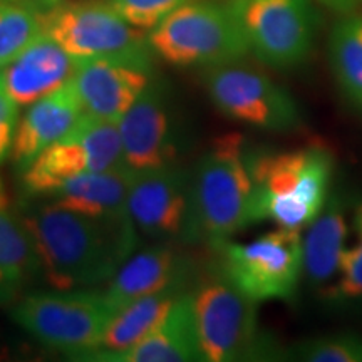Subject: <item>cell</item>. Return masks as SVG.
Returning <instances> with one entry per match:
<instances>
[{"mask_svg": "<svg viewBox=\"0 0 362 362\" xmlns=\"http://www.w3.org/2000/svg\"><path fill=\"white\" fill-rule=\"evenodd\" d=\"M124 161L134 173L178 165L185 129L165 81L153 79L117 123Z\"/></svg>", "mask_w": 362, "mask_h": 362, "instance_id": "cell-13", "label": "cell"}, {"mask_svg": "<svg viewBox=\"0 0 362 362\" xmlns=\"http://www.w3.org/2000/svg\"><path fill=\"white\" fill-rule=\"evenodd\" d=\"M197 262L176 248V243H158L121 265L107 282L104 297L115 314L136 298L165 291H192L198 280Z\"/></svg>", "mask_w": 362, "mask_h": 362, "instance_id": "cell-14", "label": "cell"}, {"mask_svg": "<svg viewBox=\"0 0 362 362\" xmlns=\"http://www.w3.org/2000/svg\"><path fill=\"white\" fill-rule=\"evenodd\" d=\"M189 298L203 362L264 361L279 354L260 327L259 304L218 269L198 277Z\"/></svg>", "mask_w": 362, "mask_h": 362, "instance_id": "cell-4", "label": "cell"}, {"mask_svg": "<svg viewBox=\"0 0 362 362\" xmlns=\"http://www.w3.org/2000/svg\"><path fill=\"white\" fill-rule=\"evenodd\" d=\"M203 86L221 115L270 133H291L302 124L296 99L269 76L238 62L203 69Z\"/></svg>", "mask_w": 362, "mask_h": 362, "instance_id": "cell-10", "label": "cell"}, {"mask_svg": "<svg viewBox=\"0 0 362 362\" xmlns=\"http://www.w3.org/2000/svg\"><path fill=\"white\" fill-rule=\"evenodd\" d=\"M198 243L216 250L253 220L252 149L238 133L220 136L192 171Z\"/></svg>", "mask_w": 362, "mask_h": 362, "instance_id": "cell-3", "label": "cell"}, {"mask_svg": "<svg viewBox=\"0 0 362 362\" xmlns=\"http://www.w3.org/2000/svg\"><path fill=\"white\" fill-rule=\"evenodd\" d=\"M134 171L128 166L71 176L56 185L44 198L78 214L103 220H124L129 215V189Z\"/></svg>", "mask_w": 362, "mask_h": 362, "instance_id": "cell-18", "label": "cell"}, {"mask_svg": "<svg viewBox=\"0 0 362 362\" xmlns=\"http://www.w3.org/2000/svg\"><path fill=\"white\" fill-rule=\"evenodd\" d=\"M44 34L76 59H115L155 66L148 30L129 24L101 0H62L44 13Z\"/></svg>", "mask_w": 362, "mask_h": 362, "instance_id": "cell-7", "label": "cell"}, {"mask_svg": "<svg viewBox=\"0 0 362 362\" xmlns=\"http://www.w3.org/2000/svg\"><path fill=\"white\" fill-rule=\"evenodd\" d=\"M22 220L33 235L44 279L57 291L110 282L138 242L131 218H94L47 200L27 202Z\"/></svg>", "mask_w": 362, "mask_h": 362, "instance_id": "cell-1", "label": "cell"}, {"mask_svg": "<svg viewBox=\"0 0 362 362\" xmlns=\"http://www.w3.org/2000/svg\"><path fill=\"white\" fill-rule=\"evenodd\" d=\"M0 272L17 291L42 275L33 235L11 205L0 206Z\"/></svg>", "mask_w": 362, "mask_h": 362, "instance_id": "cell-23", "label": "cell"}, {"mask_svg": "<svg viewBox=\"0 0 362 362\" xmlns=\"http://www.w3.org/2000/svg\"><path fill=\"white\" fill-rule=\"evenodd\" d=\"M129 215L138 232L158 243L194 245L192 171L180 165L136 173L129 189Z\"/></svg>", "mask_w": 362, "mask_h": 362, "instance_id": "cell-12", "label": "cell"}, {"mask_svg": "<svg viewBox=\"0 0 362 362\" xmlns=\"http://www.w3.org/2000/svg\"><path fill=\"white\" fill-rule=\"evenodd\" d=\"M332 304L362 302V198L351 205V233L341 253L334 282L322 292Z\"/></svg>", "mask_w": 362, "mask_h": 362, "instance_id": "cell-24", "label": "cell"}, {"mask_svg": "<svg viewBox=\"0 0 362 362\" xmlns=\"http://www.w3.org/2000/svg\"><path fill=\"white\" fill-rule=\"evenodd\" d=\"M7 205H11V202H8L7 192L6 188H4V181L0 178V206H7Z\"/></svg>", "mask_w": 362, "mask_h": 362, "instance_id": "cell-31", "label": "cell"}, {"mask_svg": "<svg viewBox=\"0 0 362 362\" xmlns=\"http://www.w3.org/2000/svg\"><path fill=\"white\" fill-rule=\"evenodd\" d=\"M203 362L189 291L155 330L131 349L107 356L104 362Z\"/></svg>", "mask_w": 362, "mask_h": 362, "instance_id": "cell-20", "label": "cell"}, {"mask_svg": "<svg viewBox=\"0 0 362 362\" xmlns=\"http://www.w3.org/2000/svg\"><path fill=\"white\" fill-rule=\"evenodd\" d=\"M19 292L8 280L4 277V274L0 272V305H6L16 297V293Z\"/></svg>", "mask_w": 362, "mask_h": 362, "instance_id": "cell-30", "label": "cell"}, {"mask_svg": "<svg viewBox=\"0 0 362 362\" xmlns=\"http://www.w3.org/2000/svg\"><path fill=\"white\" fill-rule=\"evenodd\" d=\"M17 124H19V104L8 96L0 84V165L12 153Z\"/></svg>", "mask_w": 362, "mask_h": 362, "instance_id": "cell-28", "label": "cell"}, {"mask_svg": "<svg viewBox=\"0 0 362 362\" xmlns=\"http://www.w3.org/2000/svg\"><path fill=\"white\" fill-rule=\"evenodd\" d=\"M156 57L178 67L240 62L250 45L233 8L216 0H188L148 33Z\"/></svg>", "mask_w": 362, "mask_h": 362, "instance_id": "cell-5", "label": "cell"}, {"mask_svg": "<svg viewBox=\"0 0 362 362\" xmlns=\"http://www.w3.org/2000/svg\"><path fill=\"white\" fill-rule=\"evenodd\" d=\"M124 166L117 123L84 115L69 133L45 148L21 175L22 197L25 200H37L71 176Z\"/></svg>", "mask_w": 362, "mask_h": 362, "instance_id": "cell-9", "label": "cell"}, {"mask_svg": "<svg viewBox=\"0 0 362 362\" xmlns=\"http://www.w3.org/2000/svg\"><path fill=\"white\" fill-rule=\"evenodd\" d=\"M319 2L334 12L351 13L356 11V7L361 6L362 0H319Z\"/></svg>", "mask_w": 362, "mask_h": 362, "instance_id": "cell-29", "label": "cell"}, {"mask_svg": "<svg viewBox=\"0 0 362 362\" xmlns=\"http://www.w3.org/2000/svg\"><path fill=\"white\" fill-rule=\"evenodd\" d=\"M155 78V66L115 59H78L72 83L84 115L119 123Z\"/></svg>", "mask_w": 362, "mask_h": 362, "instance_id": "cell-15", "label": "cell"}, {"mask_svg": "<svg viewBox=\"0 0 362 362\" xmlns=\"http://www.w3.org/2000/svg\"><path fill=\"white\" fill-rule=\"evenodd\" d=\"M78 59L42 34L0 69V84L19 106H30L72 79Z\"/></svg>", "mask_w": 362, "mask_h": 362, "instance_id": "cell-17", "label": "cell"}, {"mask_svg": "<svg viewBox=\"0 0 362 362\" xmlns=\"http://www.w3.org/2000/svg\"><path fill=\"white\" fill-rule=\"evenodd\" d=\"M115 310L89 288L34 292L12 309L13 322L47 349L81 359L94 351Z\"/></svg>", "mask_w": 362, "mask_h": 362, "instance_id": "cell-6", "label": "cell"}, {"mask_svg": "<svg viewBox=\"0 0 362 362\" xmlns=\"http://www.w3.org/2000/svg\"><path fill=\"white\" fill-rule=\"evenodd\" d=\"M250 45L274 69H293L309 57L315 13L309 0H226Z\"/></svg>", "mask_w": 362, "mask_h": 362, "instance_id": "cell-11", "label": "cell"}, {"mask_svg": "<svg viewBox=\"0 0 362 362\" xmlns=\"http://www.w3.org/2000/svg\"><path fill=\"white\" fill-rule=\"evenodd\" d=\"M215 252L216 269L257 304L291 300L304 279L302 230L277 226L247 243L228 240Z\"/></svg>", "mask_w": 362, "mask_h": 362, "instance_id": "cell-8", "label": "cell"}, {"mask_svg": "<svg viewBox=\"0 0 362 362\" xmlns=\"http://www.w3.org/2000/svg\"><path fill=\"white\" fill-rule=\"evenodd\" d=\"M187 292L165 291L136 298L111 317L96 349L84 354L79 361L104 362L107 356L131 349L166 319L178 298Z\"/></svg>", "mask_w": 362, "mask_h": 362, "instance_id": "cell-21", "label": "cell"}, {"mask_svg": "<svg viewBox=\"0 0 362 362\" xmlns=\"http://www.w3.org/2000/svg\"><path fill=\"white\" fill-rule=\"evenodd\" d=\"M253 220L304 230L320 214L334 180V156L324 146L253 151Z\"/></svg>", "mask_w": 362, "mask_h": 362, "instance_id": "cell-2", "label": "cell"}, {"mask_svg": "<svg viewBox=\"0 0 362 362\" xmlns=\"http://www.w3.org/2000/svg\"><path fill=\"white\" fill-rule=\"evenodd\" d=\"M351 205L342 193L332 192L320 214L305 226V235H302L304 279L312 288L324 292L336 279L341 253L351 233Z\"/></svg>", "mask_w": 362, "mask_h": 362, "instance_id": "cell-19", "label": "cell"}, {"mask_svg": "<svg viewBox=\"0 0 362 362\" xmlns=\"http://www.w3.org/2000/svg\"><path fill=\"white\" fill-rule=\"evenodd\" d=\"M44 34V12L27 0H0V69Z\"/></svg>", "mask_w": 362, "mask_h": 362, "instance_id": "cell-25", "label": "cell"}, {"mask_svg": "<svg viewBox=\"0 0 362 362\" xmlns=\"http://www.w3.org/2000/svg\"><path fill=\"white\" fill-rule=\"evenodd\" d=\"M83 116V104L72 79L30 104L13 136L11 156L17 173H24L45 148L69 133Z\"/></svg>", "mask_w": 362, "mask_h": 362, "instance_id": "cell-16", "label": "cell"}, {"mask_svg": "<svg viewBox=\"0 0 362 362\" xmlns=\"http://www.w3.org/2000/svg\"><path fill=\"white\" fill-rule=\"evenodd\" d=\"M288 356L305 362H362V336L330 334L297 344Z\"/></svg>", "mask_w": 362, "mask_h": 362, "instance_id": "cell-26", "label": "cell"}, {"mask_svg": "<svg viewBox=\"0 0 362 362\" xmlns=\"http://www.w3.org/2000/svg\"><path fill=\"white\" fill-rule=\"evenodd\" d=\"M139 29L151 30L160 22L188 0H101Z\"/></svg>", "mask_w": 362, "mask_h": 362, "instance_id": "cell-27", "label": "cell"}, {"mask_svg": "<svg viewBox=\"0 0 362 362\" xmlns=\"http://www.w3.org/2000/svg\"><path fill=\"white\" fill-rule=\"evenodd\" d=\"M329 61L344 99L362 115V16L344 13L329 37Z\"/></svg>", "mask_w": 362, "mask_h": 362, "instance_id": "cell-22", "label": "cell"}]
</instances>
